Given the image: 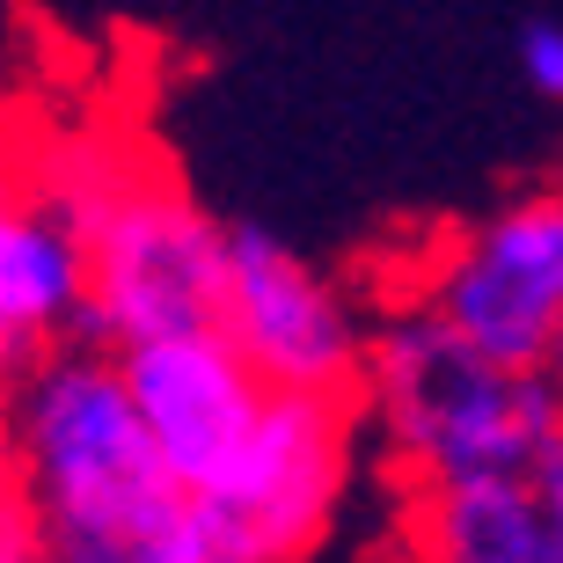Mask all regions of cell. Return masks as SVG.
Segmentation results:
<instances>
[{
  "label": "cell",
  "instance_id": "6da1fadb",
  "mask_svg": "<svg viewBox=\"0 0 563 563\" xmlns=\"http://www.w3.org/2000/svg\"><path fill=\"white\" fill-rule=\"evenodd\" d=\"M0 461L52 563H198V498L162 461L125 366L96 336H66L8 380Z\"/></svg>",
  "mask_w": 563,
  "mask_h": 563
},
{
  "label": "cell",
  "instance_id": "7a4b0ae2",
  "mask_svg": "<svg viewBox=\"0 0 563 563\" xmlns=\"http://www.w3.org/2000/svg\"><path fill=\"white\" fill-rule=\"evenodd\" d=\"M358 410L374 418L396 483H446L527 446L549 418H563V396L542 366L476 352L454 322L402 292L374 322Z\"/></svg>",
  "mask_w": 563,
  "mask_h": 563
},
{
  "label": "cell",
  "instance_id": "3957f363",
  "mask_svg": "<svg viewBox=\"0 0 563 563\" xmlns=\"http://www.w3.org/2000/svg\"><path fill=\"white\" fill-rule=\"evenodd\" d=\"M88 234V322L96 344H140L176 330H220L228 308V228L198 212L184 190L125 168L103 206L81 220Z\"/></svg>",
  "mask_w": 563,
  "mask_h": 563
},
{
  "label": "cell",
  "instance_id": "277c9868",
  "mask_svg": "<svg viewBox=\"0 0 563 563\" xmlns=\"http://www.w3.org/2000/svg\"><path fill=\"white\" fill-rule=\"evenodd\" d=\"M352 396L272 388L250 446L198 498V563H300L330 534L352 483Z\"/></svg>",
  "mask_w": 563,
  "mask_h": 563
},
{
  "label": "cell",
  "instance_id": "5b68a950",
  "mask_svg": "<svg viewBox=\"0 0 563 563\" xmlns=\"http://www.w3.org/2000/svg\"><path fill=\"white\" fill-rule=\"evenodd\" d=\"M410 300L505 366H542L563 322V184H527L432 250Z\"/></svg>",
  "mask_w": 563,
  "mask_h": 563
},
{
  "label": "cell",
  "instance_id": "8992f818",
  "mask_svg": "<svg viewBox=\"0 0 563 563\" xmlns=\"http://www.w3.org/2000/svg\"><path fill=\"white\" fill-rule=\"evenodd\" d=\"M220 330L234 352L250 358L272 388L300 396H352L366 388V352H374V322L336 286L314 272L300 250H286L272 228H228V308Z\"/></svg>",
  "mask_w": 563,
  "mask_h": 563
},
{
  "label": "cell",
  "instance_id": "52a82bcc",
  "mask_svg": "<svg viewBox=\"0 0 563 563\" xmlns=\"http://www.w3.org/2000/svg\"><path fill=\"white\" fill-rule=\"evenodd\" d=\"M396 563H563V418L476 476L402 483Z\"/></svg>",
  "mask_w": 563,
  "mask_h": 563
},
{
  "label": "cell",
  "instance_id": "ba28073f",
  "mask_svg": "<svg viewBox=\"0 0 563 563\" xmlns=\"http://www.w3.org/2000/svg\"><path fill=\"white\" fill-rule=\"evenodd\" d=\"M118 366H125V388L162 461L190 490H212L228 476L264 418V402H272V380L234 352L228 330L140 336V344H118Z\"/></svg>",
  "mask_w": 563,
  "mask_h": 563
},
{
  "label": "cell",
  "instance_id": "9c48e42d",
  "mask_svg": "<svg viewBox=\"0 0 563 563\" xmlns=\"http://www.w3.org/2000/svg\"><path fill=\"white\" fill-rule=\"evenodd\" d=\"M88 322V234L37 176L0 168V380L59 352Z\"/></svg>",
  "mask_w": 563,
  "mask_h": 563
},
{
  "label": "cell",
  "instance_id": "30bf717a",
  "mask_svg": "<svg viewBox=\"0 0 563 563\" xmlns=\"http://www.w3.org/2000/svg\"><path fill=\"white\" fill-rule=\"evenodd\" d=\"M512 59H520V81L542 96V103L563 110V22H527L520 44H512Z\"/></svg>",
  "mask_w": 563,
  "mask_h": 563
},
{
  "label": "cell",
  "instance_id": "8fae6325",
  "mask_svg": "<svg viewBox=\"0 0 563 563\" xmlns=\"http://www.w3.org/2000/svg\"><path fill=\"white\" fill-rule=\"evenodd\" d=\"M0 563H52L44 556V527L22 498V483L8 476V461H0Z\"/></svg>",
  "mask_w": 563,
  "mask_h": 563
},
{
  "label": "cell",
  "instance_id": "7c38bea8",
  "mask_svg": "<svg viewBox=\"0 0 563 563\" xmlns=\"http://www.w3.org/2000/svg\"><path fill=\"white\" fill-rule=\"evenodd\" d=\"M542 374L556 380V396H563V322H556V336H549V358H542Z\"/></svg>",
  "mask_w": 563,
  "mask_h": 563
},
{
  "label": "cell",
  "instance_id": "4fadbf2b",
  "mask_svg": "<svg viewBox=\"0 0 563 563\" xmlns=\"http://www.w3.org/2000/svg\"><path fill=\"white\" fill-rule=\"evenodd\" d=\"M0 410H8V380H0Z\"/></svg>",
  "mask_w": 563,
  "mask_h": 563
}]
</instances>
